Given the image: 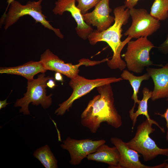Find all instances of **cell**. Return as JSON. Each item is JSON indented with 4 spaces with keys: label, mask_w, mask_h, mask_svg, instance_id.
I'll return each mask as SVG.
<instances>
[{
    "label": "cell",
    "mask_w": 168,
    "mask_h": 168,
    "mask_svg": "<svg viewBox=\"0 0 168 168\" xmlns=\"http://www.w3.org/2000/svg\"><path fill=\"white\" fill-rule=\"evenodd\" d=\"M111 83L96 87L99 94L89 102L81 115L82 125L96 133L103 122L117 128L122 125L121 116L115 107Z\"/></svg>",
    "instance_id": "1"
},
{
    "label": "cell",
    "mask_w": 168,
    "mask_h": 168,
    "mask_svg": "<svg viewBox=\"0 0 168 168\" xmlns=\"http://www.w3.org/2000/svg\"><path fill=\"white\" fill-rule=\"evenodd\" d=\"M113 12L115 17L113 24L101 32L94 30L88 36V39L92 45L99 42H106L113 52L111 59H108L107 61L108 66L111 69L123 70L126 67V64L121 58V52L125 45L132 39L128 36L123 41L121 40L122 27L128 22L130 16L129 9L124 5L118 6L114 8Z\"/></svg>",
    "instance_id": "2"
},
{
    "label": "cell",
    "mask_w": 168,
    "mask_h": 168,
    "mask_svg": "<svg viewBox=\"0 0 168 168\" xmlns=\"http://www.w3.org/2000/svg\"><path fill=\"white\" fill-rule=\"evenodd\" d=\"M42 0L29 1L23 5L19 1L14 0L11 3L7 12L2 16L0 26L4 24V29L6 30L20 17L28 15L32 17L36 22L40 23L44 27L52 30L58 37L63 39L64 36L60 30L54 28L50 25L49 21L46 20V17L42 13Z\"/></svg>",
    "instance_id": "3"
},
{
    "label": "cell",
    "mask_w": 168,
    "mask_h": 168,
    "mask_svg": "<svg viewBox=\"0 0 168 168\" xmlns=\"http://www.w3.org/2000/svg\"><path fill=\"white\" fill-rule=\"evenodd\" d=\"M53 77H46L44 73L38 76L35 79L28 80L26 92L22 98L17 99L14 104V106L21 107L19 112L24 115L30 114L29 109V104L31 103L33 105H40L44 109L48 108L52 103V94L47 96V83L50 79Z\"/></svg>",
    "instance_id": "4"
},
{
    "label": "cell",
    "mask_w": 168,
    "mask_h": 168,
    "mask_svg": "<svg viewBox=\"0 0 168 168\" xmlns=\"http://www.w3.org/2000/svg\"><path fill=\"white\" fill-rule=\"evenodd\" d=\"M152 125L146 119L138 126L133 138L126 142L129 148L142 154L145 161H150L159 155L167 156L168 154V148H160L150 137V134L155 130Z\"/></svg>",
    "instance_id": "5"
},
{
    "label": "cell",
    "mask_w": 168,
    "mask_h": 168,
    "mask_svg": "<svg viewBox=\"0 0 168 168\" xmlns=\"http://www.w3.org/2000/svg\"><path fill=\"white\" fill-rule=\"evenodd\" d=\"M127 44L126 52L121 56L129 71L140 73L145 68L154 65L150 60V52L155 46L147 37L130 40Z\"/></svg>",
    "instance_id": "6"
},
{
    "label": "cell",
    "mask_w": 168,
    "mask_h": 168,
    "mask_svg": "<svg viewBox=\"0 0 168 168\" xmlns=\"http://www.w3.org/2000/svg\"><path fill=\"white\" fill-rule=\"evenodd\" d=\"M122 80L121 77H113L88 79L78 75L71 79L69 82V85L73 90L72 94L68 99L59 105V107L55 110L54 114L56 115H63L66 111H68L71 108L75 100L88 93L94 88Z\"/></svg>",
    "instance_id": "7"
},
{
    "label": "cell",
    "mask_w": 168,
    "mask_h": 168,
    "mask_svg": "<svg viewBox=\"0 0 168 168\" xmlns=\"http://www.w3.org/2000/svg\"><path fill=\"white\" fill-rule=\"evenodd\" d=\"M132 22L130 27L124 35L132 38L147 37L152 35L159 29L160 21L149 14L144 8L129 9Z\"/></svg>",
    "instance_id": "8"
},
{
    "label": "cell",
    "mask_w": 168,
    "mask_h": 168,
    "mask_svg": "<svg viewBox=\"0 0 168 168\" xmlns=\"http://www.w3.org/2000/svg\"><path fill=\"white\" fill-rule=\"evenodd\" d=\"M108 59L106 58L100 61H92L82 58L79 60L78 63L73 65L71 63H65L48 49L41 54L40 61L47 70L59 72L72 79L78 75L80 66L83 65L86 66H94L107 62Z\"/></svg>",
    "instance_id": "9"
},
{
    "label": "cell",
    "mask_w": 168,
    "mask_h": 168,
    "mask_svg": "<svg viewBox=\"0 0 168 168\" xmlns=\"http://www.w3.org/2000/svg\"><path fill=\"white\" fill-rule=\"evenodd\" d=\"M105 143L104 139L77 140L68 137L60 146L62 149L68 152L70 157V164L76 165L79 164L83 159L94 152L100 146Z\"/></svg>",
    "instance_id": "10"
},
{
    "label": "cell",
    "mask_w": 168,
    "mask_h": 168,
    "mask_svg": "<svg viewBox=\"0 0 168 168\" xmlns=\"http://www.w3.org/2000/svg\"><path fill=\"white\" fill-rule=\"evenodd\" d=\"M76 0H57L52 12L55 15H60L65 12H70L77 24L75 28L77 34L81 39L86 40L94 30L83 20L80 11L76 6Z\"/></svg>",
    "instance_id": "11"
},
{
    "label": "cell",
    "mask_w": 168,
    "mask_h": 168,
    "mask_svg": "<svg viewBox=\"0 0 168 168\" xmlns=\"http://www.w3.org/2000/svg\"><path fill=\"white\" fill-rule=\"evenodd\" d=\"M111 142L118 149L119 154V168H165L167 163L155 166H148L142 164L139 160L140 155L135 150L129 148L126 142L117 137H112Z\"/></svg>",
    "instance_id": "12"
},
{
    "label": "cell",
    "mask_w": 168,
    "mask_h": 168,
    "mask_svg": "<svg viewBox=\"0 0 168 168\" xmlns=\"http://www.w3.org/2000/svg\"><path fill=\"white\" fill-rule=\"evenodd\" d=\"M109 0H101L92 12L82 14L85 22L96 27L99 31L107 29L114 22V16L110 15L112 10L109 6Z\"/></svg>",
    "instance_id": "13"
},
{
    "label": "cell",
    "mask_w": 168,
    "mask_h": 168,
    "mask_svg": "<svg viewBox=\"0 0 168 168\" xmlns=\"http://www.w3.org/2000/svg\"><path fill=\"white\" fill-rule=\"evenodd\" d=\"M147 73L153 81L154 87L151 99L154 101L168 96V63L158 68L147 67Z\"/></svg>",
    "instance_id": "14"
},
{
    "label": "cell",
    "mask_w": 168,
    "mask_h": 168,
    "mask_svg": "<svg viewBox=\"0 0 168 168\" xmlns=\"http://www.w3.org/2000/svg\"><path fill=\"white\" fill-rule=\"evenodd\" d=\"M86 158L89 160L106 163L109 165V168H119V154L115 146L111 147L103 144Z\"/></svg>",
    "instance_id": "15"
},
{
    "label": "cell",
    "mask_w": 168,
    "mask_h": 168,
    "mask_svg": "<svg viewBox=\"0 0 168 168\" xmlns=\"http://www.w3.org/2000/svg\"><path fill=\"white\" fill-rule=\"evenodd\" d=\"M47 70L40 61H31L17 66L0 67V73L21 76L28 81L33 79L36 74L44 73Z\"/></svg>",
    "instance_id": "16"
},
{
    "label": "cell",
    "mask_w": 168,
    "mask_h": 168,
    "mask_svg": "<svg viewBox=\"0 0 168 168\" xmlns=\"http://www.w3.org/2000/svg\"><path fill=\"white\" fill-rule=\"evenodd\" d=\"M152 91H150L147 88L144 87L142 91L143 98L138 104V110L135 112L129 113L130 118L133 122L132 129H133L135 125L138 117L140 115H143L146 116L149 122L156 125L162 132L165 133L164 128L161 127L157 122L151 119L148 113L147 102L148 100L151 98Z\"/></svg>",
    "instance_id": "17"
},
{
    "label": "cell",
    "mask_w": 168,
    "mask_h": 168,
    "mask_svg": "<svg viewBox=\"0 0 168 168\" xmlns=\"http://www.w3.org/2000/svg\"><path fill=\"white\" fill-rule=\"evenodd\" d=\"M121 77L123 79L128 81L133 90V93L131 99L134 100V104L129 112V113H132L134 112L136 104H138L140 101L138 99V94L141 83L144 80H149L150 77L147 73L141 76H135L125 70L123 71L121 74Z\"/></svg>",
    "instance_id": "18"
},
{
    "label": "cell",
    "mask_w": 168,
    "mask_h": 168,
    "mask_svg": "<svg viewBox=\"0 0 168 168\" xmlns=\"http://www.w3.org/2000/svg\"><path fill=\"white\" fill-rule=\"evenodd\" d=\"M33 156L45 168H58L57 160L47 144L37 149Z\"/></svg>",
    "instance_id": "19"
},
{
    "label": "cell",
    "mask_w": 168,
    "mask_h": 168,
    "mask_svg": "<svg viewBox=\"0 0 168 168\" xmlns=\"http://www.w3.org/2000/svg\"><path fill=\"white\" fill-rule=\"evenodd\" d=\"M150 14L160 21L166 19L168 18V0H154Z\"/></svg>",
    "instance_id": "20"
},
{
    "label": "cell",
    "mask_w": 168,
    "mask_h": 168,
    "mask_svg": "<svg viewBox=\"0 0 168 168\" xmlns=\"http://www.w3.org/2000/svg\"><path fill=\"white\" fill-rule=\"evenodd\" d=\"M77 7L82 14H85L91 8L95 7L101 0H76Z\"/></svg>",
    "instance_id": "21"
},
{
    "label": "cell",
    "mask_w": 168,
    "mask_h": 168,
    "mask_svg": "<svg viewBox=\"0 0 168 168\" xmlns=\"http://www.w3.org/2000/svg\"><path fill=\"white\" fill-rule=\"evenodd\" d=\"M158 51L164 54H168V34L165 40L157 47Z\"/></svg>",
    "instance_id": "22"
},
{
    "label": "cell",
    "mask_w": 168,
    "mask_h": 168,
    "mask_svg": "<svg viewBox=\"0 0 168 168\" xmlns=\"http://www.w3.org/2000/svg\"><path fill=\"white\" fill-rule=\"evenodd\" d=\"M167 100L168 101V96L167 98ZM155 114L160 116L161 117L164 118L166 121V127L167 128V132L166 136V139L168 142V107L166 109L165 112L163 114H161L160 113H155Z\"/></svg>",
    "instance_id": "23"
},
{
    "label": "cell",
    "mask_w": 168,
    "mask_h": 168,
    "mask_svg": "<svg viewBox=\"0 0 168 168\" xmlns=\"http://www.w3.org/2000/svg\"><path fill=\"white\" fill-rule=\"evenodd\" d=\"M139 0H125L124 5L126 8L129 9L134 7Z\"/></svg>",
    "instance_id": "24"
},
{
    "label": "cell",
    "mask_w": 168,
    "mask_h": 168,
    "mask_svg": "<svg viewBox=\"0 0 168 168\" xmlns=\"http://www.w3.org/2000/svg\"><path fill=\"white\" fill-rule=\"evenodd\" d=\"M53 79H49L47 83V86L51 88H53L56 86Z\"/></svg>",
    "instance_id": "25"
},
{
    "label": "cell",
    "mask_w": 168,
    "mask_h": 168,
    "mask_svg": "<svg viewBox=\"0 0 168 168\" xmlns=\"http://www.w3.org/2000/svg\"><path fill=\"white\" fill-rule=\"evenodd\" d=\"M62 74L59 72H56L54 75V78L55 80L57 81L62 82L63 81V78Z\"/></svg>",
    "instance_id": "26"
},
{
    "label": "cell",
    "mask_w": 168,
    "mask_h": 168,
    "mask_svg": "<svg viewBox=\"0 0 168 168\" xmlns=\"http://www.w3.org/2000/svg\"><path fill=\"white\" fill-rule=\"evenodd\" d=\"M7 99L4 100L0 101V109L5 107L9 104L7 102Z\"/></svg>",
    "instance_id": "27"
},
{
    "label": "cell",
    "mask_w": 168,
    "mask_h": 168,
    "mask_svg": "<svg viewBox=\"0 0 168 168\" xmlns=\"http://www.w3.org/2000/svg\"><path fill=\"white\" fill-rule=\"evenodd\" d=\"M14 0H7V3L8 5H7V8L6 9V10H5V11L4 12V14H5L7 12V11L8 9V8H9V6L10 5L11 3L12 2L14 1Z\"/></svg>",
    "instance_id": "28"
},
{
    "label": "cell",
    "mask_w": 168,
    "mask_h": 168,
    "mask_svg": "<svg viewBox=\"0 0 168 168\" xmlns=\"http://www.w3.org/2000/svg\"><path fill=\"white\" fill-rule=\"evenodd\" d=\"M167 156L168 158L167 160H166V161H168V154H167ZM165 168H168V163H167L166 166H165Z\"/></svg>",
    "instance_id": "29"
}]
</instances>
